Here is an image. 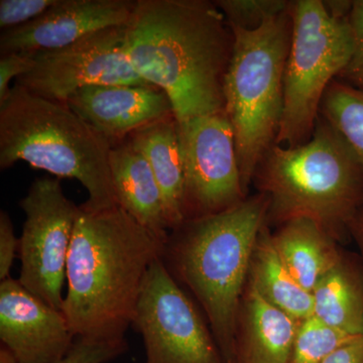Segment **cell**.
<instances>
[{"mask_svg": "<svg viewBox=\"0 0 363 363\" xmlns=\"http://www.w3.org/2000/svg\"><path fill=\"white\" fill-rule=\"evenodd\" d=\"M133 68L168 95L179 123L224 111L233 33L207 0H136L125 26Z\"/></svg>", "mask_w": 363, "mask_h": 363, "instance_id": "1", "label": "cell"}, {"mask_svg": "<svg viewBox=\"0 0 363 363\" xmlns=\"http://www.w3.org/2000/svg\"><path fill=\"white\" fill-rule=\"evenodd\" d=\"M79 207L61 312L76 338L125 339L147 272L164 245L118 205Z\"/></svg>", "mask_w": 363, "mask_h": 363, "instance_id": "2", "label": "cell"}, {"mask_svg": "<svg viewBox=\"0 0 363 363\" xmlns=\"http://www.w3.org/2000/svg\"><path fill=\"white\" fill-rule=\"evenodd\" d=\"M267 210V195L247 196L220 213L184 222L164 247V264L201 305L225 363L233 362L241 298Z\"/></svg>", "mask_w": 363, "mask_h": 363, "instance_id": "3", "label": "cell"}, {"mask_svg": "<svg viewBox=\"0 0 363 363\" xmlns=\"http://www.w3.org/2000/svg\"><path fill=\"white\" fill-rule=\"evenodd\" d=\"M269 198L267 225L295 218L316 221L336 240L363 208V167L350 145L320 116L309 142L274 145L253 181Z\"/></svg>", "mask_w": 363, "mask_h": 363, "instance_id": "4", "label": "cell"}, {"mask_svg": "<svg viewBox=\"0 0 363 363\" xmlns=\"http://www.w3.org/2000/svg\"><path fill=\"white\" fill-rule=\"evenodd\" d=\"M111 140L65 104L33 94L14 83L0 104V168L26 162L57 179H73L87 190L92 210L116 206L111 173Z\"/></svg>", "mask_w": 363, "mask_h": 363, "instance_id": "5", "label": "cell"}, {"mask_svg": "<svg viewBox=\"0 0 363 363\" xmlns=\"http://www.w3.org/2000/svg\"><path fill=\"white\" fill-rule=\"evenodd\" d=\"M229 26L233 49L224 79V111L233 126L247 195L257 167L278 138L292 18L288 9L257 30Z\"/></svg>", "mask_w": 363, "mask_h": 363, "instance_id": "6", "label": "cell"}, {"mask_svg": "<svg viewBox=\"0 0 363 363\" xmlns=\"http://www.w3.org/2000/svg\"><path fill=\"white\" fill-rule=\"evenodd\" d=\"M292 38L284 78V111L276 145L309 142L327 89L353 51L350 18L327 11L322 0L291 1Z\"/></svg>", "mask_w": 363, "mask_h": 363, "instance_id": "7", "label": "cell"}, {"mask_svg": "<svg viewBox=\"0 0 363 363\" xmlns=\"http://www.w3.org/2000/svg\"><path fill=\"white\" fill-rule=\"evenodd\" d=\"M20 207L26 219L18 245L21 267L18 281L61 311L67 262L80 207L67 198L57 178L33 181Z\"/></svg>", "mask_w": 363, "mask_h": 363, "instance_id": "8", "label": "cell"}, {"mask_svg": "<svg viewBox=\"0 0 363 363\" xmlns=\"http://www.w3.org/2000/svg\"><path fill=\"white\" fill-rule=\"evenodd\" d=\"M131 326L143 336L145 363H225L211 329L162 257L150 267Z\"/></svg>", "mask_w": 363, "mask_h": 363, "instance_id": "9", "label": "cell"}, {"mask_svg": "<svg viewBox=\"0 0 363 363\" xmlns=\"http://www.w3.org/2000/svg\"><path fill=\"white\" fill-rule=\"evenodd\" d=\"M125 26L91 33L62 49L35 52V66L16 83L33 94L65 104L88 86L150 85L128 58Z\"/></svg>", "mask_w": 363, "mask_h": 363, "instance_id": "10", "label": "cell"}, {"mask_svg": "<svg viewBox=\"0 0 363 363\" xmlns=\"http://www.w3.org/2000/svg\"><path fill=\"white\" fill-rule=\"evenodd\" d=\"M185 164V221L225 211L242 202L233 126L225 111L179 123Z\"/></svg>", "mask_w": 363, "mask_h": 363, "instance_id": "11", "label": "cell"}, {"mask_svg": "<svg viewBox=\"0 0 363 363\" xmlns=\"http://www.w3.org/2000/svg\"><path fill=\"white\" fill-rule=\"evenodd\" d=\"M75 335L63 313L11 278L0 284V340L20 363H58Z\"/></svg>", "mask_w": 363, "mask_h": 363, "instance_id": "12", "label": "cell"}, {"mask_svg": "<svg viewBox=\"0 0 363 363\" xmlns=\"http://www.w3.org/2000/svg\"><path fill=\"white\" fill-rule=\"evenodd\" d=\"M133 0H58L39 18L2 30L1 55L62 49L91 33L128 25L135 11Z\"/></svg>", "mask_w": 363, "mask_h": 363, "instance_id": "13", "label": "cell"}, {"mask_svg": "<svg viewBox=\"0 0 363 363\" xmlns=\"http://www.w3.org/2000/svg\"><path fill=\"white\" fill-rule=\"evenodd\" d=\"M66 104L113 145L174 114L168 95L150 85L88 86Z\"/></svg>", "mask_w": 363, "mask_h": 363, "instance_id": "14", "label": "cell"}, {"mask_svg": "<svg viewBox=\"0 0 363 363\" xmlns=\"http://www.w3.org/2000/svg\"><path fill=\"white\" fill-rule=\"evenodd\" d=\"M298 325L248 281L238 311L233 363H290Z\"/></svg>", "mask_w": 363, "mask_h": 363, "instance_id": "15", "label": "cell"}, {"mask_svg": "<svg viewBox=\"0 0 363 363\" xmlns=\"http://www.w3.org/2000/svg\"><path fill=\"white\" fill-rule=\"evenodd\" d=\"M109 164L117 205L166 245L169 230L161 189L143 152L126 138L112 147Z\"/></svg>", "mask_w": 363, "mask_h": 363, "instance_id": "16", "label": "cell"}, {"mask_svg": "<svg viewBox=\"0 0 363 363\" xmlns=\"http://www.w3.org/2000/svg\"><path fill=\"white\" fill-rule=\"evenodd\" d=\"M149 162L161 189L169 233L185 222V164L176 116L135 131L128 138Z\"/></svg>", "mask_w": 363, "mask_h": 363, "instance_id": "17", "label": "cell"}, {"mask_svg": "<svg viewBox=\"0 0 363 363\" xmlns=\"http://www.w3.org/2000/svg\"><path fill=\"white\" fill-rule=\"evenodd\" d=\"M271 236L285 266L310 293L343 255L338 241L312 219L286 221Z\"/></svg>", "mask_w": 363, "mask_h": 363, "instance_id": "18", "label": "cell"}, {"mask_svg": "<svg viewBox=\"0 0 363 363\" xmlns=\"http://www.w3.org/2000/svg\"><path fill=\"white\" fill-rule=\"evenodd\" d=\"M313 316L352 336H363V264L359 255L343 252L312 292Z\"/></svg>", "mask_w": 363, "mask_h": 363, "instance_id": "19", "label": "cell"}, {"mask_svg": "<svg viewBox=\"0 0 363 363\" xmlns=\"http://www.w3.org/2000/svg\"><path fill=\"white\" fill-rule=\"evenodd\" d=\"M269 225L262 228L253 252L248 281L269 304L297 321L313 316L312 293L296 281L272 242Z\"/></svg>", "mask_w": 363, "mask_h": 363, "instance_id": "20", "label": "cell"}, {"mask_svg": "<svg viewBox=\"0 0 363 363\" xmlns=\"http://www.w3.org/2000/svg\"><path fill=\"white\" fill-rule=\"evenodd\" d=\"M320 116L343 136L363 167V90L334 80L325 93Z\"/></svg>", "mask_w": 363, "mask_h": 363, "instance_id": "21", "label": "cell"}, {"mask_svg": "<svg viewBox=\"0 0 363 363\" xmlns=\"http://www.w3.org/2000/svg\"><path fill=\"white\" fill-rule=\"evenodd\" d=\"M355 337L312 316L301 321L290 363H323L333 351Z\"/></svg>", "mask_w": 363, "mask_h": 363, "instance_id": "22", "label": "cell"}, {"mask_svg": "<svg viewBox=\"0 0 363 363\" xmlns=\"http://www.w3.org/2000/svg\"><path fill=\"white\" fill-rule=\"evenodd\" d=\"M215 4L229 26L247 30H257L290 6L286 0H218Z\"/></svg>", "mask_w": 363, "mask_h": 363, "instance_id": "23", "label": "cell"}, {"mask_svg": "<svg viewBox=\"0 0 363 363\" xmlns=\"http://www.w3.org/2000/svg\"><path fill=\"white\" fill-rule=\"evenodd\" d=\"M128 351L125 339L77 337L71 350L58 363H107Z\"/></svg>", "mask_w": 363, "mask_h": 363, "instance_id": "24", "label": "cell"}, {"mask_svg": "<svg viewBox=\"0 0 363 363\" xmlns=\"http://www.w3.org/2000/svg\"><path fill=\"white\" fill-rule=\"evenodd\" d=\"M350 23L353 35L352 55L338 78L363 90V0L353 1Z\"/></svg>", "mask_w": 363, "mask_h": 363, "instance_id": "25", "label": "cell"}, {"mask_svg": "<svg viewBox=\"0 0 363 363\" xmlns=\"http://www.w3.org/2000/svg\"><path fill=\"white\" fill-rule=\"evenodd\" d=\"M58 0H1L0 28L7 30L26 25L44 14Z\"/></svg>", "mask_w": 363, "mask_h": 363, "instance_id": "26", "label": "cell"}, {"mask_svg": "<svg viewBox=\"0 0 363 363\" xmlns=\"http://www.w3.org/2000/svg\"><path fill=\"white\" fill-rule=\"evenodd\" d=\"M35 66L33 54L13 52L1 55L0 58V104L4 102L11 93V82L26 75Z\"/></svg>", "mask_w": 363, "mask_h": 363, "instance_id": "27", "label": "cell"}, {"mask_svg": "<svg viewBox=\"0 0 363 363\" xmlns=\"http://www.w3.org/2000/svg\"><path fill=\"white\" fill-rule=\"evenodd\" d=\"M20 240L14 233L13 224L6 211L0 213V281L11 278L16 252H18Z\"/></svg>", "mask_w": 363, "mask_h": 363, "instance_id": "28", "label": "cell"}, {"mask_svg": "<svg viewBox=\"0 0 363 363\" xmlns=\"http://www.w3.org/2000/svg\"><path fill=\"white\" fill-rule=\"evenodd\" d=\"M323 363H363V336L344 343L333 351Z\"/></svg>", "mask_w": 363, "mask_h": 363, "instance_id": "29", "label": "cell"}, {"mask_svg": "<svg viewBox=\"0 0 363 363\" xmlns=\"http://www.w3.org/2000/svg\"><path fill=\"white\" fill-rule=\"evenodd\" d=\"M348 234L357 245L358 255H359L363 264V208L350 221V225H348Z\"/></svg>", "mask_w": 363, "mask_h": 363, "instance_id": "30", "label": "cell"}, {"mask_svg": "<svg viewBox=\"0 0 363 363\" xmlns=\"http://www.w3.org/2000/svg\"><path fill=\"white\" fill-rule=\"evenodd\" d=\"M0 363H20L6 347H0Z\"/></svg>", "mask_w": 363, "mask_h": 363, "instance_id": "31", "label": "cell"}]
</instances>
